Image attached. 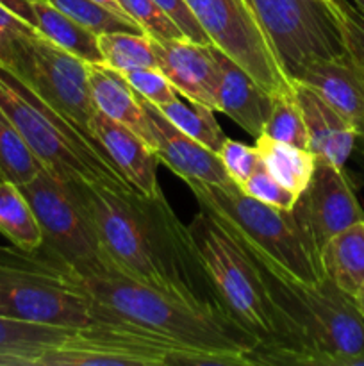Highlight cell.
I'll list each match as a JSON object with an SVG mask.
<instances>
[{"instance_id":"obj_1","label":"cell","mask_w":364,"mask_h":366,"mask_svg":"<svg viewBox=\"0 0 364 366\" xmlns=\"http://www.w3.org/2000/svg\"><path fill=\"white\" fill-rule=\"evenodd\" d=\"M74 186L116 274L214 300L203 293L209 282L189 229L182 225L163 193L145 197L131 188L89 182H74Z\"/></svg>"},{"instance_id":"obj_2","label":"cell","mask_w":364,"mask_h":366,"mask_svg":"<svg viewBox=\"0 0 364 366\" xmlns=\"http://www.w3.org/2000/svg\"><path fill=\"white\" fill-rule=\"evenodd\" d=\"M250 254L263 270L280 338L271 349L253 350L250 366H364V318L353 299L327 277L318 285L300 282Z\"/></svg>"},{"instance_id":"obj_3","label":"cell","mask_w":364,"mask_h":366,"mask_svg":"<svg viewBox=\"0 0 364 366\" xmlns=\"http://www.w3.org/2000/svg\"><path fill=\"white\" fill-rule=\"evenodd\" d=\"M82 281L98 315H111L182 350L223 357L228 366H250L256 340L214 300L157 288L116 272L82 275Z\"/></svg>"},{"instance_id":"obj_4","label":"cell","mask_w":364,"mask_h":366,"mask_svg":"<svg viewBox=\"0 0 364 366\" xmlns=\"http://www.w3.org/2000/svg\"><path fill=\"white\" fill-rule=\"evenodd\" d=\"M188 229L218 306L256 340L253 350L278 345V327L263 270L245 243L225 227L220 218L203 207H200V213L193 218Z\"/></svg>"},{"instance_id":"obj_5","label":"cell","mask_w":364,"mask_h":366,"mask_svg":"<svg viewBox=\"0 0 364 366\" xmlns=\"http://www.w3.org/2000/svg\"><path fill=\"white\" fill-rule=\"evenodd\" d=\"M0 107L43 168L70 182L131 188L102 147L0 64ZM132 189V188H131Z\"/></svg>"},{"instance_id":"obj_6","label":"cell","mask_w":364,"mask_h":366,"mask_svg":"<svg viewBox=\"0 0 364 366\" xmlns=\"http://www.w3.org/2000/svg\"><path fill=\"white\" fill-rule=\"evenodd\" d=\"M0 315L68 329L102 322L82 275L43 249L0 247Z\"/></svg>"},{"instance_id":"obj_7","label":"cell","mask_w":364,"mask_h":366,"mask_svg":"<svg viewBox=\"0 0 364 366\" xmlns=\"http://www.w3.org/2000/svg\"><path fill=\"white\" fill-rule=\"evenodd\" d=\"M200 207L211 211L250 250L289 277L307 285L325 279L320 254L303 231L295 211H282L252 199L236 184L188 182Z\"/></svg>"},{"instance_id":"obj_8","label":"cell","mask_w":364,"mask_h":366,"mask_svg":"<svg viewBox=\"0 0 364 366\" xmlns=\"http://www.w3.org/2000/svg\"><path fill=\"white\" fill-rule=\"evenodd\" d=\"M106 320L79 327L39 366H228L223 357L196 354L103 315Z\"/></svg>"},{"instance_id":"obj_9","label":"cell","mask_w":364,"mask_h":366,"mask_svg":"<svg viewBox=\"0 0 364 366\" xmlns=\"http://www.w3.org/2000/svg\"><path fill=\"white\" fill-rule=\"evenodd\" d=\"M20 188L41 229L43 243L39 249L70 264L82 275L114 272L74 182L41 168L32 181Z\"/></svg>"},{"instance_id":"obj_10","label":"cell","mask_w":364,"mask_h":366,"mask_svg":"<svg viewBox=\"0 0 364 366\" xmlns=\"http://www.w3.org/2000/svg\"><path fill=\"white\" fill-rule=\"evenodd\" d=\"M186 4L209 41L261 88L270 95L295 89V81L246 0H186Z\"/></svg>"},{"instance_id":"obj_11","label":"cell","mask_w":364,"mask_h":366,"mask_svg":"<svg viewBox=\"0 0 364 366\" xmlns=\"http://www.w3.org/2000/svg\"><path fill=\"white\" fill-rule=\"evenodd\" d=\"M7 70L41 97L82 134L98 145L89 131L95 114L89 93L88 63L57 46L38 31L25 36ZM100 147V145H98ZM109 157V156H107Z\"/></svg>"},{"instance_id":"obj_12","label":"cell","mask_w":364,"mask_h":366,"mask_svg":"<svg viewBox=\"0 0 364 366\" xmlns=\"http://www.w3.org/2000/svg\"><path fill=\"white\" fill-rule=\"evenodd\" d=\"M270 36L285 71H298L320 57L345 52L327 0H246Z\"/></svg>"},{"instance_id":"obj_13","label":"cell","mask_w":364,"mask_h":366,"mask_svg":"<svg viewBox=\"0 0 364 366\" xmlns=\"http://www.w3.org/2000/svg\"><path fill=\"white\" fill-rule=\"evenodd\" d=\"M293 211L318 254L332 236L364 220V211L345 168L321 159H316L313 179Z\"/></svg>"},{"instance_id":"obj_14","label":"cell","mask_w":364,"mask_h":366,"mask_svg":"<svg viewBox=\"0 0 364 366\" xmlns=\"http://www.w3.org/2000/svg\"><path fill=\"white\" fill-rule=\"evenodd\" d=\"M141 104L150 124L152 150L164 167L170 168L186 184L188 182H203L214 186L234 184L216 152L200 145L181 129L175 127L152 102L141 99Z\"/></svg>"},{"instance_id":"obj_15","label":"cell","mask_w":364,"mask_h":366,"mask_svg":"<svg viewBox=\"0 0 364 366\" xmlns=\"http://www.w3.org/2000/svg\"><path fill=\"white\" fill-rule=\"evenodd\" d=\"M157 68L178 95L216 111L218 59L213 43L188 38L152 39Z\"/></svg>"},{"instance_id":"obj_16","label":"cell","mask_w":364,"mask_h":366,"mask_svg":"<svg viewBox=\"0 0 364 366\" xmlns=\"http://www.w3.org/2000/svg\"><path fill=\"white\" fill-rule=\"evenodd\" d=\"M89 131L103 152L109 156L118 174L134 192L145 197L163 193L157 182V167L161 161L145 139L139 138L125 125L103 117L98 111L93 114Z\"/></svg>"},{"instance_id":"obj_17","label":"cell","mask_w":364,"mask_h":366,"mask_svg":"<svg viewBox=\"0 0 364 366\" xmlns=\"http://www.w3.org/2000/svg\"><path fill=\"white\" fill-rule=\"evenodd\" d=\"M295 81L320 95L328 106L343 114L359 134L364 127V75L348 54L313 59L298 71Z\"/></svg>"},{"instance_id":"obj_18","label":"cell","mask_w":364,"mask_h":366,"mask_svg":"<svg viewBox=\"0 0 364 366\" xmlns=\"http://www.w3.org/2000/svg\"><path fill=\"white\" fill-rule=\"evenodd\" d=\"M214 50L218 59L216 111L227 114L243 131L257 138L263 134L275 95L261 88L227 54L216 46Z\"/></svg>"},{"instance_id":"obj_19","label":"cell","mask_w":364,"mask_h":366,"mask_svg":"<svg viewBox=\"0 0 364 366\" xmlns=\"http://www.w3.org/2000/svg\"><path fill=\"white\" fill-rule=\"evenodd\" d=\"M295 95L307 129L309 150L316 159L345 168L357 142V129L320 95L295 81Z\"/></svg>"},{"instance_id":"obj_20","label":"cell","mask_w":364,"mask_h":366,"mask_svg":"<svg viewBox=\"0 0 364 366\" xmlns=\"http://www.w3.org/2000/svg\"><path fill=\"white\" fill-rule=\"evenodd\" d=\"M88 75L89 93L95 109L103 117L131 129L152 149L150 124L141 99L128 86L123 75L103 63H88Z\"/></svg>"},{"instance_id":"obj_21","label":"cell","mask_w":364,"mask_h":366,"mask_svg":"<svg viewBox=\"0 0 364 366\" xmlns=\"http://www.w3.org/2000/svg\"><path fill=\"white\" fill-rule=\"evenodd\" d=\"M323 274L350 299L364 293V220L355 222L325 243L320 254Z\"/></svg>"},{"instance_id":"obj_22","label":"cell","mask_w":364,"mask_h":366,"mask_svg":"<svg viewBox=\"0 0 364 366\" xmlns=\"http://www.w3.org/2000/svg\"><path fill=\"white\" fill-rule=\"evenodd\" d=\"M32 9L36 16V31L39 34L86 63H102L98 34L64 14L49 0H32Z\"/></svg>"},{"instance_id":"obj_23","label":"cell","mask_w":364,"mask_h":366,"mask_svg":"<svg viewBox=\"0 0 364 366\" xmlns=\"http://www.w3.org/2000/svg\"><path fill=\"white\" fill-rule=\"evenodd\" d=\"M257 152L264 170L295 195H302L313 179L316 156L310 150L277 142L268 136H257Z\"/></svg>"},{"instance_id":"obj_24","label":"cell","mask_w":364,"mask_h":366,"mask_svg":"<svg viewBox=\"0 0 364 366\" xmlns=\"http://www.w3.org/2000/svg\"><path fill=\"white\" fill-rule=\"evenodd\" d=\"M0 232L24 252H34L43 243L31 204L20 186L6 179H0Z\"/></svg>"},{"instance_id":"obj_25","label":"cell","mask_w":364,"mask_h":366,"mask_svg":"<svg viewBox=\"0 0 364 366\" xmlns=\"http://www.w3.org/2000/svg\"><path fill=\"white\" fill-rule=\"evenodd\" d=\"M157 109L184 134L198 142L200 145L218 154L227 136L221 131L214 111L203 104L193 102L186 97H177L171 102L157 106Z\"/></svg>"},{"instance_id":"obj_26","label":"cell","mask_w":364,"mask_h":366,"mask_svg":"<svg viewBox=\"0 0 364 366\" xmlns=\"http://www.w3.org/2000/svg\"><path fill=\"white\" fill-rule=\"evenodd\" d=\"M98 49L102 63L120 74L134 68L157 66L152 38L145 32L116 31L98 34Z\"/></svg>"},{"instance_id":"obj_27","label":"cell","mask_w":364,"mask_h":366,"mask_svg":"<svg viewBox=\"0 0 364 366\" xmlns=\"http://www.w3.org/2000/svg\"><path fill=\"white\" fill-rule=\"evenodd\" d=\"M41 163L0 107V177L21 186L41 172Z\"/></svg>"},{"instance_id":"obj_28","label":"cell","mask_w":364,"mask_h":366,"mask_svg":"<svg viewBox=\"0 0 364 366\" xmlns=\"http://www.w3.org/2000/svg\"><path fill=\"white\" fill-rule=\"evenodd\" d=\"M263 134L271 139H277V142L309 150L307 129L303 124L302 111L296 102L295 89L273 97V106H271L266 124H264Z\"/></svg>"},{"instance_id":"obj_29","label":"cell","mask_w":364,"mask_h":366,"mask_svg":"<svg viewBox=\"0 0 364 366\" xmlns=\"http://www.w3.org/2000/svg\"><path fill=\"white\" fill-rule=\"evenodd\" d=\"M49 2L95 34L116 31L143 32L134 21L113 13L95 0H49Z\"/></svg>"},{"instance_id":"obj_30","label":"cell","mask_w":364,"mask_h":366,"mask_svg":"<svg viewBox=\"0 0 364 366\" xmlns=\"http://www.w3.org/2000/svg\"><path fill=\"white\" fill-rule=\"evenodd\" d=\"M345 52L364 75V14L348 0H327Z\"/></svg>"},{"instance_id":"obj_31","label":"cell","mask_w":364,"mask_h":366,"mask_svg":"<svg viewBox=\"0 0 364 366\" xmlns=\"http://www.w3.org/2000/svg\"><path fill=\"white\" fill-rule=\"evenodd\" d=\"M123 13L152 39L186 38L153 0H118Z\"/></svg>"},{"instance_id":"obj_32","label":"cell","mask_w":364,"mask_h":366,"mask_svg":"<svg viewBox=\"0 0 364 366\" xmlns=\"http://www.w3.org/2000/svg\"><path fill=\"white\" fill-rule=\"evenodd\" d=\"M123 79L128 82L136 95L148 100L153 106H163L177 99L178 92L173 88L166 75L157 66L134 68V70L123 71Z\"/></svg>"},{"instance_id":"obj_33","label":"cell","mask_w":364,"mask_h":366,"mask_svg":"<svg viewBox=\"0 0 364 366\" xmlns=\"http://www.w3.org/2000/svg\"><path fill=\"white\" fill-rule=\"evenodd\" d=\"M243 193H246L252 199L259 200V202L268 204L271 207H277L282 211H291L295 207L298 195H295L293 192H289L288 188L280 184L278 181H275L270 174L261 167H257L256 170L250 174V177L239 186Z\"/></svg>"},{"instance_id":"obj_34","label":"cell","mask_w":364,"mask_h":366,"mask_svg":"<svg viewBox=\"0 0 364 366\" xmlns=\"http://www.w3.org/2000/svg\"><path fill=\"white\" fill-rule=\"evenodd\" d=\"M218 157H220L221 164H223L225 172L231 177V181L238 188L250 177V174L257 167H261L259 152H257L256 145L250 147L231 138L225 139L221 149L218 150Z\"/></svg>"},{"instance_id":"obj_35","label":"cell","mask_w":364,"mask_h":366,"mask_svg":"<svg viewBox=\"0 0 364 366\" xmlns=\"http://www.w3.org/2000/svg\"><path fill=\"white\" fill-rule=\"evenodd\" d=\"M34 31L36 27L0 4V64L2 66L11 64L25 36Z\"/></svg>"},{"instance_id":"obj_36","label":"cell","mask_w":364,"mask_h":366,"mask_svg":"<svg viewBox=\"0 0 364 366\" xmlns=\"http://www.w3.org/2000/svg\"><path fill=\"white\" fill-rule=\"evenodd\" d=\"M153 2L171 18V21L181 29L186 38L198 43H211L196 18L193 16L186 0H153Z\"/></svg>"},{"instance_id":"obj_37","label":"cell","mask_w":364,"mask_h":366,"mask_svg":"<svg viewBox=\"0 0 364 366\" xmlns=\"http://www.w3.org/2000/svg\"><path fill=\"white\" fill-rule=\"evenodd\" d=\"M4 7L14 13L16 16H20L21 20H25L27 24H31L32 27H36V16L34 9H32V0H0Z\"/></svg>"},{"instance_id":"obj_38","label":"cell","mask_w":364,"mask_h":366,"mask_svg":"<svg viewBox=\"0 0 364 366\" xmlns=\"http://www.w3.org/2000/svg\"><path fill=\"white\" fill-rule=\"evenodd\" d=\"M95 2L102 4L103 7H107V9H111V11H113V13L120 14V16L128 18L127 14L123 13V9H121V6H120V2H118V0H95ZM128 20H131V18H128Z\"/></svg>"},{"instance_id":"obj_39","label":"cell","mask_w":364,"mask_h":366,"mask_svg":"<svg viewBox=\"0 0 364 366\" xmlns=\"http://www.w3.org/2000/svg\"><path fill=\"white\" fill-rule=\"evenodd\" d=\"M353 152L359 154V161L364 168V127L360 129L359 134H357V142H355V149H353Z\"/></svg>"},{"instance_id":"obj_40","label":"cell","mask_w":364,"mask_h":366,"mask_svg":"<svg viewBox=\"0 0 364 366\" xmlns=\"http://www.w3.org/2000/svg\"><path fill=\"white\" fill-rule=\"evenodd\" d=\"M353 302H355L357 310H359V313L363 315V318H364V293H363V295L357 297V299H353Z\"/></svg>"},{"instance_id":"obj_41","label":"cell","mask_w":364,"mask_h":366,"mask_svg":"<svg viewBox=\"0 0 364 366\" xmlns=\"http://www.w3.org/2000/svg\"><path fill=\"white\" fill-rule=\"evenodd\" d=\"M352 4L364 14V0H352Z\"/></svg>"},{"instance_id":"obj_42","label":"cell","mask_w":364,"mask_h":366,"mask_svg":"<svg viewBox=\"0 0 364 366\" xmlns=\"http://www.w3.org/2000/svg\"><path fill=\"white\" fill-rule=\"evenodd\" d=\"M0 179H2V177H0Z\"/></svg>"}]
</instances>
